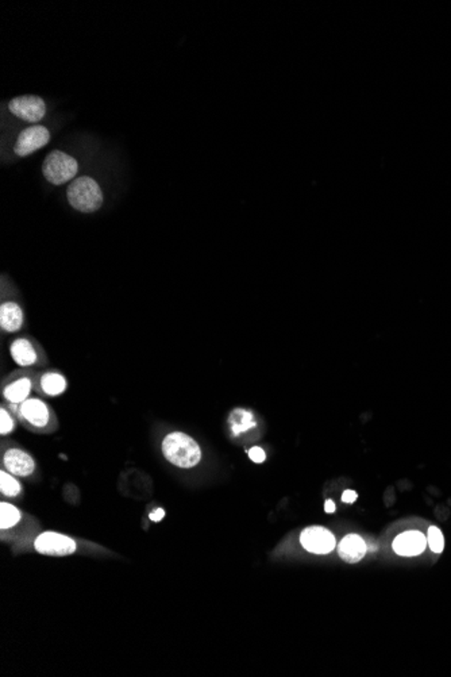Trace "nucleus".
I'll return each mask as SVG.
<instances>
[{
  "instance_id": "nucleus-1",
  "label": "nucleus",
  "mask_w": 451,
  "mask_h": 677,
  "mask_svg": "<svg viewBox=\"0 0 451 677\" xmlns=\"http://www.w3.org/2000/svg\"><path fill=\"white\" fill-rule=\"evenodd\" d=\"M161 449L166 461L181 469L193 468L202 460V449L199 444L191 435L181 432L168 434Z\"/></svg>"
},
{
  "instance_id": "nucleus-2",
  "label": "nucleus",
  "mask_w": 451,
  "mask_h": 677,
  "mask_svg": "<svg viewBox=\"0 0 451 677\" xmlns=\"http://www.w3.org/2000/svg\"><path fill=\"white\" fill-rule=\"evenodd\" d=\"M67 198L75 210L84 214L95 213L103 204V192L92 177L75 178L67 190Z\"/></svg>"
},
{
  "instance_id": "nucleus-3",
  "label": "nucleus",
  "mask_w": 451,
  "mask_h": 677,
  "mask_svg": "<svg viewBox=\"0 0 451 677\" xmlns=\"http://www.w3.org/2000/svg\"><path fill=\"white\" fill-rule=\"evenodd\" d=\"M77 171H79L77 161L72 156H69L61 150H55L49 153L42 164L43 176L49 183L55 186H61L69 180H72L77 175Z\"/></svg>"
},
{
  "instance_id": "nucleus-4",
  "label": "nucleus",
  "mask_w": 451,
  "mask_h": 677,
  "mask_svg": "<svg viewBox=\"0 0 451 677\" xmlns=\"http://www.w3.org/2000/svg\"><path fill=\"white\" fill-rule=\"evenodd\" d=\"M34 549L40 555L64 557V555H73L77 549V543L65 534L55 533V531H45L36 538Z\"/></svg>"
},
{
  "instance_id": "nucleus-5",
  "label": "nucleus",
  "mask_w": 451,
  "mask_h": 677,
  "mask_svg": "<svg viewBox=\"0 0 451 677\" xmlns=\"http://www.w3.org/2000/svg\"><path fill=\"white\" fill-rule=\"evenodd\" d=\"M16 414L18 418L25 425H28V427L38 430L48 427L52 420L50 408L45 402H42L41 399L37 398H28V400L18 405Z\"/></svg>"
},
{
  "instance_id": "nucleus-6",
  "label": "nucleus",
  "mask_w": 451,
  "mask_h": 677,
  "mask_svg": "<svg viewBox=\"0 0 451 677\" xmlns=\"http://www.w3.org/2000/svg\"><path fill=\"white\" fill-rule=\"evenodd\" d=\"M10 112L16 118L28 123L41 121L46 114V105L40 96H16L9 103Z\"/></svg>"
},
{
  "instance_id": "nucleus-7",
  "label": "nucleus",
  "mask_w": 451,
  "mask_h": 677,
  "mask_svg": "<svg viewBox=\"0 0 451 677\" xmlns=\"http://www.w3.org/2000/svg\"><path fill=\"white\" fill-rule=\"evenodd\" d=\"M49 141H50V133L45 126L41 124L30 126L18 136L14 146L15 154L19 157H28L36 150L46 146Z\"/></svg>"
},
{
  "instance_id": "nucleus-8",
  "label": "nucleus",
  "mask_w": 451,
  "mask_h": 677,
  "mask_svg": "<svg viewBox=\"0 0 451 677\" xmlns=\"http://www.w3.org/2000/svg\"><path fill=\"white\" fill-rule=\"evenodd\" d=\"M300 543L305 550L315 555H327L335 548V537L327 528L311 526L303 530Z\"/></svg>"
},
{
  "instance_id": "nucleus-9",
  "label": "nucleus",
  "mask_w": 451,
  "mask_h": 677,
  "mask_svg": "<svg viewBox=\"0 0 451 677\" xmlns=\"http://www.w3.org/2000/svg\"><path fill=\"white\" fill-rule=\"evenodd\" d=\"M3 467L9 474L16 477H28L36 471L33 457L19 447H10L3 454Z\"/></svg>"
},
{
  "instance_id": "nucleus-10",
  "label": "nucleus",
  "mask_w": 451,
  "mask_h": 677,
  "mask_svg": "<svg viewBox=\"0 0 451 677\" xmlns=\"http://www.w3.org/2000/svg\"><path fill=\"white\" fill-rule=\"evenodd\" d=\"M427 538L424 537L420 531H406L400 535H397L396 540L393 541V550L398 555H407V557H413V555L423 553L425 546H427Z\"/></svg>"
},
{
  "instance_id": "nucleus-11",
  "label": "nucleus",
  "mask_w": 451,
  "mask_h": 677,
  "mask_svg": "<svg viewBox=\"0 0 451 677\" xmlns=\"http://www.w3.org/2000/svg\"><path fill=\"white\" fill-rule=\"evenodd\" d=\"M368 552L366 541L357 534H349L338 545L339 557L346 563L357 564L359 563Z\"/></svg>"
},
{
  "instance_id": "nucleus-12",
  "label": "nucleus",
  "mask_w": 451,
  "mask_h": 677,
  "mask_svg": "<svg viewBox=\"0 0 451 677\" xmlns=\"http://www.w3.org/2000/svg\"><path fill=\"white\" fill-rule=\"evenodd\" d=\"M33 390V380L30 379L26 375L19 376L16 379L10 381L4 390H3V396L4 399L11 403L13 406H18L28 400V395Z\"/></svg>"
},
{
  "instance_id": "nucleus-13",
  "label": "nucleus",
  "mask_w": 451,
  "mask_h": 677,
  "mask_svg": "<svg viewBox=\"0 0 451 677\" xmlns=\"http://www.w3.org/2000/svg\"><path fill=\"white\" fill-rule=\"evenodd\" d=\"M10 352L19 366H31L38 363V352L28 338H16L10 346Z\"/></svg>"
},
{
  "instance_id": "nucleus-14",
  "label": "nucleus",
  "mask_w": 451,
  "mask_h": 677,
  "mask_svg": "<svg viewBox=\"0 0 451 677\" xmlns=\"http://www.w3.org/2000/svg\"><path fill=\"white\" fill-rule=\"evenodd\" d=\"M23 325V312L18 303L6 302L0 306V326L6 333H15Z\"/></svg>"
},
{
  "instance_id": "nucleus-15",
  "label": "nucleus",
  "mask_w": 451,
  "mask_h": 677,
  "mask_svg": "<svg viewBox=\"0 0 451 677\" xmlns=\"http://www.w3.org/2000/svg\"><path fill=\"white\" fill-rule=\"evenodd\" d=\"M229 425L230 430L234 437H239L241 434L247 433L253 429L257 427V422L254 420V415L244 410V408H235L233 412L229 417Z\"/></svg>"
},
{
  "instance_id": "nucleus-16",
  "label": "nucleus",
  "mask_w": 451,
  "mask_h": 677,
  "mask_svg": "<svg viewBox=\"0 0 451 677\" xmlns=\"http://www.w3.org/2000/svg\"><path fill=\"white\" fill-rule=\"evenodd\" d=\"M40 391L48 396H58L67 390V379L57 372L43 373L38 381Z\"/></svg>"
},
{
  "instance_id": "nucleus-17",
  "label": "nucleus",
  "mask_w": 451,
  "mask_h": 677,
  "mask_svg": "<svg viewBox=\"0 0 451 677\" xmlns=\"http://www.w3.org/2000/svg\"><path fill=\"white\" fill-rule=\"evenodd\" d=\"M22 511L16 508L14 504L1 501L0 504V528L1 530L13 528L21 522Z\"/></svg>"
},
{
  "instance_id": "nucleus-18",
  "label": "nucleus",
  "mask_w": 451,
  "mask_h": 677,
  "mask_svg": "<svg viewBox=\"0 0 451 677\" xmlns=\"http://www.w3.org/2000/svg\"><path fill=\"white\" fill-rule=\"evenodd\" d=\"M0 491L1 495L7 498H16L22 492V486L16 480V476L9 474L7 471L0 472Z\"/></svg>"
},
{
  "instance_id": "nucleus-19",
  "label": "nucleus",
  "mask_w": 451,
  "mask_h": 677,
  "mask_svg": "<svg viewBox=\"0 0 451 677\" xmlns=\"http://www.w3.org/2000/svg\"><path fill=\"white\" fill-rule=\"evenodd\" d=\"M427 542H428V545H430V548L434 553H442L443 552L445 538H443V534L439 528H435V526L428 528Z\"/></svg>"
},
{
  "instance_id": "nucleus-20",
  "label": "nucleus",
  "mask_w": 451,
  "mask_h": 677,
  "mask_svg": "<svg viewBox=\"0 0 451 677\" xmlns=\"http://www.w3.org/2000/svg\"><path fill=\"white\" fill-rule=\"evenodd\" d=\"M15 423L11 414L1 408L0 410V434L1 435H6V434H10L13 430H14Z\"/></svg>"
},
{
  "instance_id": "nucleus-21",
  "label": "nucleus",
  "mask_w": 451,
  "mask_h": 677,
  "mask_svg": "<svg viewBox=\"0 0 451 677\" xmlns=\"http://www.w3.org/2000/svg\"><path fill=\"white\" fill-rule=\"evenodd\" d=\"M249 457H250V460L253 461V462L261 464V462H263L265 459H266V454H265V452H263L262 447H253L249 450Z\"/></svg>"
},
{
  "instance_id": "nucleus-22",
  "label": "nucleus",
  "mask_w": 451,
  "mask_h": 677,
  "mask_svg": "<svg viewBox=\"0 0 451 677\" xmlns=\"http://www.w3.org/2000/svg\"><path fill=\"white\" fill-rule=\"evenodd\" d=\"M357 498H358V495H357L353 489H346V491L343 492L342 501H344V503H347V504L354 503V501H357Z\"/></svg>"
},
{
  "instance_id": "nucleus-23",
  "label": "nucleus",
  "mask_w": 451,
  "mask_h": 677,
  "mask_svg": "<svg viewBox=\"0 0 451 677\" xmlns=\"http://www.w3.org/2000/svg\"><path fill=\"white\" fill-rule=\"evenodd\" d=\"M164 516L165 511L163 508H157V510H154V511L149 515V518H151V521H153V522H160Z\"/></svg>"
},
{
  "instance_id": "nucleus-24",
  "label": "nucleus",
  "mask_w": 451,
  "mask_h": 677,
  "mask_svg": "<svg viewBox=\"0 0 451 677\" xmlns=\"http://www.w3.org/2000/svg\"><path fill=\"white\" fill-rule=\"evenodd\" d=\"M325 511H326L327 514H332V513L335 511V504H334V501H326V503H325Z\"/></svg>"
}]
</instances>
